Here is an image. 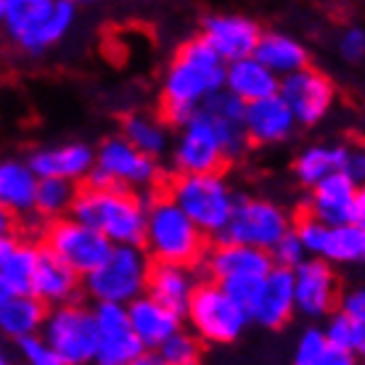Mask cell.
<instances>
[{
	"instance_id": "obj_35",
	"label": "cell",
	"mask_w": 365,
	"mask_h": 365,
	"mask_svg": "<svg viewBox=\"0 0 365 365\" xmlns=\"http://www.w3.org/2000/svg\"><path fill=\"white\" fill-rule=\"evenodd\" d=\"M323 336L329 341V347L347 352V355L360 357L365 352V323L344 318L341 312H331L323 326Z\"/></svg>"
},
{
	"instance_id": "obj_7",
	"label": "cell",
	"mask_w": 365,
	"mask_h": 365,
	"mask_svg": "<svg viewBox=\"0 0 365 365\" xmlns=\"http://www.w3.org/2000/svg\"><path fill=\"white\" fill-rule=\"evenodd\" d=\"M289 230L292 220L281 204L259 196H236V207L230 212L228 225L217 236V244H238L270 252Z\"/></svg>"
},
{
	"instance_id": "obj_30",
	"label": "cell",
	"mask_w": 365,
	"mask_h": 365,
	"mask_svg": "<svg viewBox=\"0 0 365 365\" xmlns=\"http://www.w3.org/2000/svg\"><path fill=\"white\" fill-rule=\"evenodd\" d=\"M119 135L128 140L130 146L138 148L140 154H146L148 159H159L165 156L173 146V135L170 128L162 117H154L148 111H133L122 119V133Z\"/></svg>"
},
{
	"instance_id": "obj_6",
	"label": "cell",
	"mask_w": 365,
	"mask_h": 365,
	"mask_svg": "<svg viewBox=\"0 0 365 365\" xmlns=\"http://www.w3.org/2000/svg\"><path fill=\"white\" fill-rule=\"evenodd\" d=\"M148 273L151 257L143 247H111L109 257L83 278L85 292L96 299V304L128 307L130 302L146 294Z\"/></svg>"
},
{
	"instance_id": "obj_42",
	"label": "cell",
	"mask_w": 365,
	"mask_h": 365,
	"mask_svg": "<svg viewBox=\"0 0 365 365\" xmlns=\"http://www.w3.org/2000/svg\"><path fill=\"white\" fill-rule=\"evenodd\" d=\"M339 312L349 320L365 323V292L363 289H349L344 297H339Z\"/></svg>"
},
{
	"instance_id": "obj_31",
	"label": "cell",
	"mask_w": 365,
	"mask_h": 365,
	"mask_svg": "<svg viewBox=\"0 0 365 365\" xmlns=\"http://www.w3.org/2000/svg\"><path fill=\"white\" fill-rule=\"evenodd\" d=\"M37 262V247L16 241L11 236L0 244V281L11 297H24L32 286V273Z\"/></svg>"
},
{
	"instance_id": "obj_36",
	"label": "cell",
	"mask_w": 365,
	"mask_h": 365,
	"mask_svg": "<svg viewBox=\"0 0 365 365\" xmlns=\"http://www.w3.org/2000/svg\"><path fill=\"white\" fill-rule=\"evenodd\" d=\"M77 196V185L64 180H37L35 210L43 217L61 220L72 210V201Z\"/></svg>"
},
{
	"instance_id": "obj_10",
	"label": "cell",
	"mask_w": 365,
	"mask_h": 365,
	"mask_svg": "<svg viewBox=\"0 0 365 365\" xmlns=\"http://www.w3.org/2000/svg\"><path fill=\"white\" fill-rule=\"evenodd\" d=\"M40 336L46 339L48 347L64 360V365L93 363V355L98 347V334H96L91 307L77 304V302L58 304L53 310H48Z\"/></svg>"
},
{
	"instance_id": "obj_46",
	"label": "cell",
	"mask_w": 365,
	"mask_h": 365,
	"mask_svg": "<svg viewBox=\"0 0 365 365\" xmlns=\"http://www.w3.org/2000/svg\"><path fill=\"white\" fill-rule=\"evenodd\" d=\"M9 299H11L9 289H6V286H3V281H0V304H3V302H9Z\"/></svg>"
},
{
	"instance_id": "obj_39",
	"label": "cell",
	"mask_w": 365,
	"mask_h": 365,
	"mask_svg": "<svg viewBox=\"0 0 365 365\" xmlns=\"http://www.w3.org/2000/svg\"><path fill=\"white\" fill-rule=\"evenodd\" d=\"M19 355H21L24 365H64V360L48 347L43 336L21 339L19 341Z\"/></svg>"
},
{
	"instance_id": "obj_4",
	"label": "cell",
	"mask_w": 365,
	"mask_h": 365,
	"mask_svg": "<svg viewBox=\"0 0 365 365\" xmlns=\"http://www.w3.org/2000/svg\"><path fill=\"white\" fill-rule=\"evenodd\" d=\"M143 247H146L143 252L154 257L159 265L191 267V262H196L204 252V236L167 196L146 204Z\"/></svg>"
},
{
	"instance_id": "obj_5",
	"label": "cell",
	"mask_w": 365,
	"mask_h": 365,
	"mask_svg": "<svg viewBox=\"0 0 365 365\" xmlns=\"http://www.w3.org/2000/svg\"><path fill=\"white\" fill-rule=\"evenodd\" d=\"M170 199L201 230V236H220L236 207V193L220 173L178 175L170 188Z\"/></svg>"
},
{
	"instance_id": "obj_37",
	"label": "cell",
	"mask_w": 365,
	"mask_h": 365,
	"mask_svg": "<svg viewBox=\"0 0 365 365\" xmlns=\"http://www.w3.org/2000/svg\"><path fill=\"white\" fill-rule=\"evenodd\" d=\"M154 355L162 365H199L201 341L191 331H175L165 344H159Z\"/></svg>"
},
{
	"instance_id": "obj_15",
	"label": "cell",
	"mask_w": 365,
	"mask_h": 365,
	"mask_svg": "<svg viewBox=\"0 0 365 365\" xmlns=\"http://www.w3.org/2000/svg\"><path fill=\"white\" fill-rule=\"evenodd\" d=\"M262 35V29L255 19L236 11H215L201 21V40L217 56L222 64L228 66L233 61L249 58L255 53L257 40Z\"/></svg>"
},
{
	"instance_id": "obj_21",
	"label": "cell",
	"mask_w": 365,
	"mask_h": 365,
	"mask_svg": "<svg viewBox=\"0 0 365 365\" xmlns=\"http://www.w3.org/2000/svg\"><path fill=\"white\" fill-rule=\"evenodd\" d=\"M294 318V281L292 270L273 267L262 278L257 299L249 307V320L267 331L283 329Z\"/></svg>"
},
{
	"instance_id": "obj_3",
	"label": "cell",
	"mask_w": 365,
	"mask_h": 365,
	"mask_svg": "<svg viewBox=\"0 0 365 365\" xmlns=\"http://www.w3.org/2000/svg\"><path fill=\"white\" fill-rule=\"evenodd\" d=\"M77 6L72 0H3V27L11 43L29 56L56 48L72 32Z\"/></svg>"
},
{
	"instance_id": "obj_20",
	"label": "cell",
	"mask_w": 365,
	"mask_h": 365,
	"mask_svg": "<svg viewBox=\"0 0 365 365\" xmlns=\"http://www.w3.org/2000/svg\"><path fill=\"white\" fill-rule=\"evenodd\" d=\"M201 114L210 119L212 130L217 135V143L222 148L225 162L241 159L247 154L249 140H247V128H244V117H247V106L228 96L225 91H220L217 96H212L204 106Z\"/></svg>"
},
{
	"instance_id": "obj_19",
	"label": "cell",
	"mask_w": 365,
	"mask_h": 365,
	"mask_svg": "<svg viewBox=\"0 0 365 365\" xmlns=\"http://www.w3.org/2000/svg\"><path fill=\"white\" fill-rule=\"evenodd\" d=\"M27 165L37 180L80 182L91 175L96 165V148H91L83 140H69L61 146L37 148L27 159Z\"/></svg>"
},
{
	"instance_id": "obj_23",
	"label": "cell",
	"mask_w": 365,
	"mask_h": 365,
	"mask_svg": "<svg viewBox=\"0 0 365 365\" xmlns=\"http://www.w3.org/2000/svg\"><path fill=\"white\" fill-rule=\"evenodd\" d=\"M215 283H225L233 278H265L273 270L270 255L252 247H238V244H217L207 255Z\"/></svg>"
},
{
	"instance_id": "obj_29",
	"label": "cell",
	"mask_w": 365,
	"mask_h": 365,
	"mask_svg": "<svg viewBox=\"0 0 365 365\" xmlns=\"http://www.w3.org/2000/svg\"><path fill=\"white\" fill-rule=\"evenodd\" d=\"M37 178L29 170L27 159L6 156L0 159V207L14 215H29L35 212Z\"/></svg>"
},
{
	"instance_id": "obj_43",
	"label": "cell",
	"mask_w": 365,
	"mask_h": 365,
	"mask_svg": "<svg viewBox=\"0 0 365 365\" xmlns=\"http://www.w3.org/2000/svg\"><path fill=\"white\" fill-rule=\"evenodd\" d=\"M341 175H344V178H349L355 185H360V182L365 180V154H363V148L352 146V148H347V151H344Z\"/></svg>"
},
{
	"instance_id": "obj_13",
	"label": "cell",
	"mask_w": 365,
	"mask_h": 365,
	"mask_svg": "<svg viewBox=\"0 0 365 365\" xmlns=\"http://www.w3.org/2000/svg\"><path fill=\"white\" fill-rule=\"evenodd\" d=\"M304 255L334 265H360L365 259V228L357 225H323L304 217L294 228Z\"/></svg>"
},
{
	"instance_id": "obj_24",
	"label": "cell",
	"mask_w": 365,
	"mask_h": 365,
	"mask_svg": "<svg viewBox=\"0 0 365 365\" xmlns=\"http://www.w3.org/2000/svg\"><path fill=\"white\" fill-rule=\"evenodd\" d=\"M196 275L191 267L185 265H151L146 281V297H151L154 302H159L165 310H170L173 315L182 318L188 310L193 292H196Z\"/></svg>"
},
{
	"instance_id": "obj_27",
	"label": "cell",
	"mask_w": 365,
	"mask_h": 365,
	"mask_svg": "<svg viewBox=\"0 0 365 365\" xmlns=\"http://www.w3.org/2000/svg\"><path fill=\"white\" fill-rule=\"evenodd\" d=\"M80 289V278L69 270V267L56 259L51 252L46 249H37V262L35 273H32V286L29 294L43 304H69L74 299V294Z\"/></svg>"
},
{
	"instance_id": "obj_40",
	"label": "cell",
	"mask_w": 365,
	"mask_h": 365,
	"mask_svg": "<svg viewBox=\"0 0 365 365\" xmlns=\"http://www.w3.org/2000/svg\"><path fill=\"white\" fill-rule=\"evenodd\" d=\"M259 283H262V278H233V281L217 283V286L222 289V294H225L228 299H233L238 307H244V310L249 312L252 302L257 299Z\"/></svg>"
},
{
	"instance_id": "obj_12",
	"label": "cell",
	"mask_w": 365,
	"mask_h": 365,
	"mask_svg": "<svg viewBox=\"0 0 365 365\" xmlns=\"http://www.w3.org/2000/svg\"><path fill=\"white\" fill-rule=\"evenodd\" d=\"M278 96L289 106L292 117L302 128H315L329 117L336 103V85L320 69H302L278 83Z\"/></svg>"
},
{
	"instance_id": "obj_9",
	"label": "cell",
	"mask_w": 365,
	"mask_h": 365,
	"mask_svg": "<svg viewBox=\"0 0 365 365\" xmlns=\"http://www.w3.org/2000/svg\"><path fill=\"white\" fill-rule=\"evenodd\" d=\"M88 188H148L159 180V162L133 148L122 135L101 140Z\"/></svg>"
},
{
	"instance_id": "obj_22",
	"label": "cell",
	"mask_w": 365,
	"mask_h": 365,
	"mask_svg": "<svg viewBox=\"0 0 365 365\" xmlns=\"http://www.w3.org/2000/svg\"><path fill=\"white\" fill-rule=\"evenodd\" d=\"M244 128H247V140L257 146H278L286 143L297 130L289 106L281 101V96H270L265 101H257L247 106V117H244Z\"/></svg>"
},
{
	"instance_id": "obj_38",
	"label": "cell",
	"mask_w": 365,
	"mask_h": 365,
	"mask_svg": "<svg viewBox=\"0 0 365 365\" xmlns=\"http://www.w3.org/2000/svg\"><path fill=\"white\" fill-rule=\"evenodd\" d=\"M270 262H273V267H281V270H294V267H299L304 259H307V255H304V249H302L299 238H297V233H294V228L286 233V236L275 244L270 252Z\"/></svg>"
},
{
	"instance_id": "obj_47",
	"label": "cell",
	"mask_w": 365,
	"mask_h": 365,
	"mask_svg": "<svg viewBox=\"0 0 365 365\" xmlns=\"http://www.w3.org/2000/svg\"><path fill=\"white\" fill-rule=\"evenodd\" d=\"M0 365H14V363H11V357L6 355V352H3V349H0Z\"/></svg>"
},
{
	"instance_id": "obj_16",
	"label": "cell",
	"mask_w": 365,
	"mask_h": 365,
	"mask_svg": "<svg viewBox=\"0 0 365 365\" xmlns=\"http://www.w3.org/2000/svg\"><path fill=\"white\" fill-rule=\"evenodd\" d=\"M170 151L178 175H212L220 173V167L225 165L217 135L201 109L185 125H180V133L173 140Z\"/></svg>"
},
{
	"instance_id": "obj_44",
	"label": "cell",
	"mask_w": 365,
	"mask_h": 365,
	"mask_svg": "<svg viewBox=\"0 0 365 365\" xmlns=\"http://www.w3.org/2000/svg\"><path fill=\"white\" fill-rule=\"evenodd\" d=\"M11 230H14V217L0 207V244H3L6 238H11Z\"/></svg>"
},
{
	"instance_id": "obj_34",
	"label": "cell",
	"mask_w": 365,
	"mask_h": 365,
	"mask_svg": "<svg viewBox=\"0 0 365 365\" xmlns=\"http://www.w3.org/2000/svg\"><path fill=\"white\" fill-rule=\"evenodd\" d=\"M292 365H357V357L329 347L323 331L310 326V329L302 331L299 339H297Z\"/></svg>"
},
{
	"instance_id": "obj_1",
	"label": "cell",
	"mask_w": 365,
	"mask_h": 365,
	"mask_svg": "<svg viewBox=\"0 0 365 365\" xmlns=\"http://www.w3.org/2000/svg\"><path fill=\"white\" fill-rule=\"evenodd\" d=\"M225 85V64L201 37L185 40L175 58L170 61L162 80V106H165V122L185 125L196 111L217 96Z\"/></svg>"
},
{
	"instance_id": "obj_14",
	"label": "cell",
	"mask_w": 365,
	"mask_h": 365,
	"mask_svg": "<svg viewBox=\"0 0 365 365\" xmlns=\"http://www.w3.org/2000/svg\"><path fill=\"white\" fill-rule=\"evenodd\" d=\"M307 217L323 225H357L365 228V193L360 185L344 178L341 173L320 180L310 188Z\"/></svg>"
},
{
	"instance_id": "obj_8",
	"label": "cell",
	"mask_w": 365,
	"mask_h": 365,
	"mask_svg": "<svg viewBox=\"0 0 365 365\" xmlns=\"http://www.w3.org/2000/svg\"><path fill=\"white\" fill-rule=\"evenodd\" d=\"M185 318L191 323L193 336L207 344H230L247 331L249 312L228 299L217 283H199L193 292Z\"/></svg>"
},
{
	"instance_id": "obj_18",
	"label": "cell",
	"mask_w": 365,
	"mask_h": 365,
	"mask_svg": "<svg viewBox=\"0 0 365 365\" xmlns=\"http://www.w3.org/2000/svg\"><path fill=\"white\" fill-rule=\"evenodd\" d=\"M93 323L98 334V347L93 355V365H130L146 349L133 336L128 323V310L119 304H96Z\"/></svg>"
},
{
	"instance_id": "obj_33",
	"label": "cell",
	"mask_w": 365,
	"mask_h": 365,
	"mask_svg": "<svg viewBox=\"0 0 365 365\" xmlns=\"http://www.w3.org/2000/svg\"><path fill=\"white\" fill-rule=\"evenodd\" d=\"M344 151H347V146H334V143H310V146H304L294 159V178L304 188H315L320 180L341 173Z\"/></svg>"
},
{
	"instance_id": "obj_41",
	"label": "cell",
	"mask_w": 365,
	"mask_h": 365,
	"mask_svg": "<svg viewBox=\"0 0 365 365\" xmlns=\"http://www.w3.org/2000/svg\"><path fill=\"white\" fill-rule=\"evenodd\" d=\"M339 56L347 61V64H360L365 56V32L363 27H347L339 37Z\"/></svg>"
},
{
	"instance_id": "obj_45",
	"label": "cell",
	"mask_w": 365,
	"mask_h": 365,
	"mask_svg": "<svg viewBox=\"0 0 365 365\" xmlns=\"http://www.w3.org/2000/svg\"><path fill=\"white\" fill-rule=\"evenodd\" d=\"M130 365H162L159 360H156V355H151V352H143L140 357H135Z\"/></svg>"
},
{
	"instance_id": "obj_11",
	"label": "cell",
	"mask_w": 365,
	"mask_h": 365,
	"mask_svg": "<svg viewBox=\"0 0 365 365\" xmlns=\"http://www.w3.org/2000/svg\"><path fill=\"white\" fill-rule=\"evenodd\" d=\"M46 252L61 259L77 278L93 273L109 257L111 244L88 225H80L72 217L53 220L46 233Z\"/></svg>"
},
{
	"instance_id": "obj_2",
	"label": "cell",
	"mask_w": 365,
	"mask_h": 365,
	"mask_svg": "<svg viewBox=\"0 0 365 365\" xmlns=\"http://www.w3.org/2000/svg\"><path fill=\"white\" fill-rule=\"evenodd\" d=\"M69 217L101 233L111 247H143L146 201L125 188H85L74 196Z\"/></svg>"
},
{
	"instance_id": "obj_25",
	"label": "cell",
	"mask_w": 365,
	"mask_h": 365,
	"mask_svg": "<svg viewBox=\"0 0 365 365\" xmlns=\"http://www.w3.org/2000/svg\"><path fill=\"white\" fill-rule=\"evenodd\" d=\"M125 310H128V323L133 336L140 341V347L146 352L148 349H159V344H165L175 331H180V318L165 310L159 302H154L146 294L138 297L135 302H130Z\"/></svg>"
},
{
	"instance_id": "obj_26",
	"label": "cell",
	"mask_w": 365,
	"mask_h": 365,
	"mask_svg": "<svg viewBox=\"0 0 365 365\" xmlns=\"http://www.w3.org/2000/svg\"><path fill=\"white\" fill-rule=\"evenodd\" d=\"M252 56L265 66L267 72H273L278 80L310 66V53H307L304 43L289 35V32H281V29L262 32Z\"/></svg>"
},
{
	"instance_id": "obj_48",
	"label": "cell",
	"mask_w": 365,
	"mask_h": 365,
	"mask_svg": "<svg viewBox=\"0 0 365 365\" xmlns=\"http://www.w3.org/2000/svg\"><path fill=\"white\" fill-rule=\"evenodd\" d=\"M0 21H3V0H0Z\"/></svg>"
},
{
	"instance_id": "obj_32",
	"label": "cell",
	"mask_w": 365,
	"mask_h": 365,
	"mask_svg": "<svg viewBox=\"0 0 365 365\" xmlns=\"http://www.w3.org/2000/svg\"><path fill=\"white\" fill-rule=\"evenodd\" d=\"M46 312V304L37 302L32 294L11 297L9 302L0 304V334L6 339H14V341L40 336Z\"/></svg>"
},
{
	"instance_id": "obj_28",
	"label": "cell",
	"mask_w": 365,
	"mask_h": 365,
	"mask_svg": "<svg viewBox=\"0 0 365 365\" xmlns=\"http://www.w3.org/2000/svg\"><path fill=\"white\" fill-rule=\"evenodd\" d=\"M278 77L273 72H267L265 66L257 61L255 56L233 61L225 66V85L222 91L233 96L236 101H241L244 106L265 101L270 96H278Z\"/></svg>"
},
{
	"instance_id": "obj_17",
	"label": "cell",
	"mask_w": 365,
	"mask_h": 365,
	"mask_svg": "<svg viewBox=\"0 0 365 365\" xmlns=\"http://www.w3.org/2000/svg\"><path fill=\"white\" fill-rule=\"evenodd\" d=\"M294 281V312L304 318L320 320L329 318L339 302V278L336 270L323 262L307 257L299 267L292 270Z\"/></svg>"
}]
</instances>
